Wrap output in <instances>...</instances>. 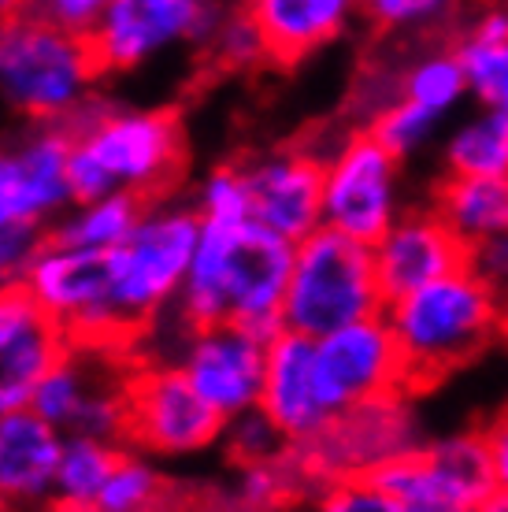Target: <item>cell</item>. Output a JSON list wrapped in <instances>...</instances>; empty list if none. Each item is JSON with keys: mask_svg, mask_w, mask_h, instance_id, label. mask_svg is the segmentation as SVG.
Masks as SVG:
<instances>
[{"mask_svg": "<svg viewBox=\"0 0 508 512\" xmlns=\"http://www.w3.org/2000/svg\"><path fill=\"white\" fill-rule=\"evenodd\" d=\"M386 308L371 245L319 227L293 249V271L282 305V327L305 338L379 316Z\"/></svg>", "mask_w": 508, "mask_h": 512, "instance_id": "obj_6", "label": "cell"}, {"mask_svg": "<svg viewBox=\"0 0 508 512\" xmlns=\"http://www.w3.org/2000/svg\"><path fill=\"white\" fill-rule=\"evenodd\" d=\"M219 446L227 449V461L234 464V468H249V464L279 461L282 453L290 449V438L282 435L264 412L253 409V412H242V416L227 420Z\"/></svg>", "mask_w": 508, "mask_h": 512, "instance_id": "obj_31", "label": "cell"}, {"mask_svg": "<svg viewBox=\"0 0 508 512\" xmlns=\"http://www.w3.org/2000/svg\"><path fill=\"white\" fill-rule=\"evenodd\" d=\"M49 231L38 223H23V219L0 216V290L4 286H23L26 271L41 253Z\"/></svg>", "mask_w": 508, "mask_h": 512, "instance_id": "obj_35", "label": "cell"}, {"mask_svg": "<svg viewBox=\"0 0 508 512\" xmlns=\"http://www.w3.org/2000/svg\"><path fill=\"white\" fill-rule=\"evenodd\" d=\"M457 0H360V19L379 34H412L442 23Z\"/></svg>", "mask_w": 508, "mask_h": 512, "instance_id": "obj_33", "label": "cell"}, {"mask_svg": "<svg viewBox=\"0 0 508 512\" xmlns=\"http://www.w3.org/2000/svg\"><path fill=\"white\" fill-rule=\"evenodd\" d=\"M230 8H249V4H253V0H227Z\"/></svg>", "mask_w": 508, "mask_h": 512, "instance_id": "obj_41", "label": "cell"}, {"mask_svg": "<svg viewBox=\"0 0 508 512\" xmlns=\"http://www.w3.org/2000/svg\"><path fill=\"white\" fill-rule=\"evenodd\" d=\"M386 301L405 297L427 282L468 264V245L445 227V219L427 205L405 208L390 231L371 245Z\"/></svg>", "mask_w": 508, "mask_h": 512, "instance_id": "obj_17", "label": "cell"}, {"mask_svg": "<svg viewBox=\"0 0 508 512\" xmlns=\"http://www.w3.org/2000/svg\"><path fill=\"white\" fill-rule=\"evenodd\" d=\"M201 242V216L193 201L160 197L145 205V216L127 242L112 249V305L134 346L171 316L186 286L193 253Z\"/></svg>", "mask_w": 508, "mask_h": 512, "instance_id": "obj_5", "label": "cell"}, {"mask_svg": "<svg viewBox=\"0 0 508 512\" xmlns=\"http://www.w3.org/2000/svg\"><path fill=\"white\" fill-rule=\"evenodd\" d=\"M401 97L434 112L442 123L457 116L460 108L471 101V82L457 45L453 49L420 52L416 60H408L401 67Z\"/></svg>", "mask_w": 508, "mask_h": 512, "instance_id": "obj_27", "label": "cell"}, {"mask_svg": "<svg viewBox=\"0 0 508 512\" xmlns=\"http://www.w3.org/2000/svg\"><path fill=\"white\" fill-rule=\"evenodd\" d=\"M468 268L494 294L497 308L505 312V323H508V234L468 249Z\"/></svg>", "mask_w": 508, "mask_h": 512, "instance_id": "obj_36", "label": "cell"}, {"mask_svg": "<svg viewBox=\"0 0 508 512\" xmlns=\"http://www.w3.org/2000/svg\"><path fill=\"white\" fill-rule=\"evenodd\" d=\"M23 286L71 338V346L138 353L134 338L119 323L112 305V260L108 253L78 249L60 238H45L26 271Z\"/></svg>", "mask_w": 508, "mask_h": 512, "instance_id": "obj_7", "label": "cell"}, {"mask_svg": "<svg viewBox=\"0 0 508 512\" xmlns=\"http://www.w3.org/2000/svg\"><path fill=\"white\" fill-rule=\"evenodd\" d=\"M123 442L97 435H64V453L52 483L49 512H93L112 475Z\"/></svg>", "mask_w": 508, "mask_h": 512, "instance_id": "obj_25", "label": "cell"}, {"mask_svg": "<svg viewBox=\"0 0 508 512\" xmlns=\"http://www.w3.org/2000/svg\"><path fill=\"white\" fill-rule=\"evenodd\" d=\"M34 0H0V26L8 23V19H15L19 12H26Z\"/></svg>", "mask_w": 508, "mask_h": 512, "instance_id": "obj_39", "label": "cell"}, {"mask_svg": "<svg viewBox=\"0 0 508 512\" xmlns=\"http://www.w3.org/2000/svg\"><path fill=\"white\" fill-rule=\"evenodd\" d=\"M145 197L130 190L104 193L97 201H78L64 212V216L52 223V238H60L67 245L78 249H93V253H112L127 242L134 227L145 216Z\"/></svg>", "mask_w": 508, "mask_h": 512, "instance_id": "obj_26", "label": "cell"}, {"mask_svg": "<svg viewBox=\"0 0 508 512\" xmlns=\"http://www.w3.org/2000/svg\"><path fill=\"white\" fill-rule=\"evenodd\" d=\"M431 208L460 242L475 245L508 234V179H464L445 175L431 190Z\"/></svg>", "mask_w": 508, "mask_h": 512, "instance_id": "obj_22", "label": "cell"}, {"mask_svg": "<svg viewBox=\"0 0 508 512\" xmlns=\"http://www.w3.org/2000/svg\"><path fill=\"white\" fill-rule=\"evenodd\" d=\"M93 512H193V498L160 472L153 457L123 446Z\"/></svg>", "mask_w": 508, "mask_h": 512, "instance_id": "obj_24", "label": "cell"}, {"mask_svg": "<svg viewBox=\"0 0 508 512\" xmlns=\"http://www.w3.org/2000/svg\"><path fill=\"white\" fill-rule=\"evenodd\" d=\"M227 420L204 401L171 360L134 353L127 375V431L123 446L153 461H182L219 446Z\"/></svg>", "mask_w": 508, "mask_h": 512, "instance_id": "obj_8", "label": "cell"}, {"mask_svg": "<svg viewBox=\"0 0 508 512\" xmlns=\"http://www.w3.org/2000/svg\"><path fill=\"white\" fill-rule=\"evenodd\" d=\"M227 12V0H115L89 41L104 75H130L171 52H204Z\"/></svg>", "mask_w": 508, "mask_h": 512, "instance_id": "obj_10", "label": "cell"}, {"mask_svg": "<svg viewBox=\"0 0 508 512\" xmlns=\"http://www.w3.org/2000/svg\"><path fill=\"white\" fill-rule=\"evenodd\" d=\"M267 342L271 338L249 331L242 323H208V327L182 323L175 364L223 420H234L242 412L260 409Z\"/></svg>", "mask_w": 508, "mask_h": 512, "instance_id": "obj_12", "label": "cell"}, {"mask_svg": "<svg viewBox=\"0 0 508 512\" xmlns=\"http://www.w3.org/2000/svg\"><path fill=\"white\" fill-rule=\"evenodd\" d=\"M104 67L86 34L26 8L0 26V104L26 127L67 123L101 93Z\"/></svg>", "mask_w": 508, "mask_h": 512, "instance_id": "obj_3", "label": "cell"}, {"mask_svg": "<svg viewBox=\"0 0 508 512\" xmlns=\"http://www.w3.org/2000/svg\"><path fill=\"white\" fill-rule=\"evenodd\" d=\"M249 212L260 227L286 242H305L323 227V149L290 141L242 160Z\"/></svg>", "mask_w": 508, "mask_h": 512, "instance_id": "obj_14", "label": "cell"}, {"mask_svg": "<svg viewBox=\"0 0 508 512\" xmlns=\"http://www.w3.org/2000/svg\"><path fill=\"white\" fill-rule=\"evenodd\" d=\"M468 512H475V509H468Z\"/></svg>", "mask_w": 508, "mask_h": 512, "instance_id": "obj_43", "label": "cell"}, {"mask_svg": "<svg viewBox=\"0 0 508 512\" xmlns=\"http://www.w3.org/2000/svg\"><path fill=\"white\" fill-rule=\"evenodd\" d=\"M475 512H508V490H494Z\"/></svg>", "mask_w": 508, "mask_h": 512, "instance_id": "obj_40", "label": "cell"}, {"mask_svg": "<svg viewBox=\"0 0 508 512\" xmlns=\"http://www.w3.org/2000/svg\"><path fill=\"white\" fill-rule=\"evenodd\" d=\"M293 512H312V509H293Z\"/></svg>", "mask_w": 508, "mask_h": 512, "instance_id": "obj_42", "label": "cell"}, {"mask_svg": "<svg viewBox=\"0 0 508 512\" xmlns=\"http://www.w3.org/2000/svg\"><path fill=\"white\" fill-rule=\"evenodd\" d=\"M316 372L331 412L390 394H416L405 353L382 312L316 338Z\"/></svg>", "mask_w": 508, "mask_h": 512, "instance_id": "obj_13", "label": "cell"}, {"mask_svg": "<svg viewBox=\"0 0 508 512\" xmlns=\"http://www.w3.org/2000/svg\"><path fill=\"white\" fill-rule=\"evenodd\" d=\"M115 0H34V8L49 15L52 23L67 26V30H75V34H93L101 19L108 15Z\"/></svg>", "mask_w": 508, "mask_h": 512, "instance_id": "obj_37", "label": "cell"}, {"mask_svg": "<svg viewBox=\"0 0 508 512\" xmlns=\"http://www.w3.org/2000/svg\"><path fill=\"white\" fill-rule=\"evenodd\" d=\"M445 175L464 179H508V116L486 104L457 119L442 145Z\"/></svg>", "mask_w": 508, "mask_h": 512, "instance_id": "obj_23", "label": "cell"}, {"mask_svg": "<svg viewBox=\"0 0 508 512\" xmlns=\"http://www.w3.org/2000/svg\"><path fill=\"white\" fill-rule=\"evenodd\" d=\"M71 349V338L26 286L0 290V412L26 409L38 383Z\"/></svg>", "mask_w": 508, "mask_h": 512, "instance_id": "obj_16", "label": "cell"}, {"mask_svg": "<svg viewBox=\"0 0 508 512\" xmlns=\"http://www.w3.org/2000/svg\"><path fill=\"white\" fill-rule=\"evenodd\" d=\"M420 461L431 475L438 501L445 512L479 509L497 490L494 453L486 427H468L442 438H427L420 446Z\"/></svg>", "mask_w": 508, "mask_h": 512, "instance_id": "obj_21", "label": "cell"}, {"mask_svg": "<svg viewBox=\"0 0 508 512\" xmlns=\"http://www.w3.org/2000/svg\"><path fill=\"white\" fill-rule=\"evenodd\" d=\"M60 127L71 134L67 182L75 205L115 190L160 201L175 197L186 179L190 149L175 108H123L93 93Z\"/></svg>", "mask_w": 508, "mask_h": 512, "instance_id": "obj_1", "label": "cell"}, {"mask_svg": "<svg viewBox=\"0 0 508 512\" xmlns=\"http://www.w3.org/2000/svg\"><path fill=\"white\" fill-rule=\"evenodd\" d=\"M382 316L405 353L416 394L471 364L505 331V312L468 264L386 301Z\"/></svg>", "mask_w": 508, "mask_h": 512, "instance_id": "obj_4", "label": "cell"}, {"mask_svg": "<svg viewBox=\"0 0 508 512\" xmlns=\"http://www.w3.org/2000/svg\"><path fill=\"white\" fill-rule=\"evenodd\" d=\"M271 67H297L360 19V0H253L249 4Z\"/></svg>", "mask_w": 508, "mask_h": 512, "instance_id": "obj_20", "label": "cell"}, {"mask_svg": "<svg viewBox=\"0 0 508 512\" xmlns=\"http://www.w3.org/2000/svg\"><path fill=\"white\" fill-rule=\"evenodd\" d=\"M201 56H208L219 71H256V67L271 64L264 34H260L249 8H230L227 19L219 23L216 38L208 41V49Z\"/></svg>", "mask_w": 508, "mask_h": 512, "instance_id": "obj_29", "label": "cell"}, {"mask_svg": "<svg viewBox=\"0 0 508 512\" xmlns=\"http://www.w3.org/2000/svg\"><path fill=\"white\" fill-rule=\"evenodd\" d=\"M312 512H405V505L382 487L379 475H345L319 490Z\"/></svg>", "mask_w": 508, "mask_h": 512, "instance_id": "obj_34", "label": "cell"}, {"mask_svg": "<svg viewBox=\"0 0 508 512\" xmlns=\"http://www.w3.org/2000/svg\"><path fill=\"white\" fill-rule=\"evenodd\" d=\"M190 201L201 219H253L242 160H227V164L208 167Z\"/></svg>", "mask_w": 508, "mask_h": 512, "instance_id": "obj_32", "label": "cell"}, {"mask_svg": "<svg viewBox=\"0 0 508 512\" xmlns=\"http://www.w3.org/2000/svg\"><path fill=\"white\" fill-rule=\"evenodd\" d=\"M364 130H368L375 141H382V145H386V149H390L394 156L408 160V156L423 153V149H427V145L438 138V130H442V119L397 93V101L386 104V108H382L379 116L371 119Z\"/></svg>", "mask_w": 508, "mask_h": 512, "instance_id": "obj_28", "label": "cell"}, {"mask_svg": "<svg viewBox=\"0 0 508 512\" xmlns=\"http://www.w3.org/2000/svg\"><path fill=\"white\" fill-rule=\"evenodd\" d=\"M486 438H490V453H494L497 490H508V409H501L486 423Z\"/></svg>", "mask_w": 508, "mask_h": 512, "instance_id": "obj_38", "label": "cell"}, {"mask_svg": "<svg viewBox=\"0 0 508 512\" xmlns=\"http://www.w3.org/2000/svg\"><path fill=\"white\" fill-rule=\"evenodd\" d=\"M423 442L427 438H423V423L416 416L412 394H390L334 412L319 435L297 442L293 449L319 483H331L345 475L382 472L397 457L416 453Z\"/></svg>", "mask_w": 508, "mask_h": 512, "instance_id": "obj_11", "label": "cell"}, {"mask_svg": "<svg viewBox=\"0 0 508 512\" xmlns=\"http://www.w3.org/2000/svg\"><path fill=\"white\" fill-rule=\"evenodd\" d=\"M457 52L464 60L471 82V101L497 108L508 116V38L501 41H457Z\"/></svg>", "mask_w": 508, "mask_h": 512, "instance_id": "obj_30", "label": "cell"}, {"mask_svg": "<svg viewBox=\"0 0 508 512\" xmlns=\"http://www.w3.org/2000/svg\"><path fill=\"white\" fill-rule=\"evenodd\" d=\"M405 160L368 130L349 127L323 153V227L375 245L405 212Z\"/></svg>", "mask_w": 508, "mask_h": 512, "instance_id": "obj_9", "label": "cell"}, {"mask_svg": "<svg viewBox=\"0 0 508 512\" xmlns=\"http://www.w3.org/2000/svg\"><path fill=\"white\" fill-rule=\"evenodd\" d=\"M293 249L282 234L256 219H201V242L193 253L175 316L186 327L242 323L275 338L293 271Z\"/></svg>", "mask_w": 508, "mask_h": 512, "instance_id": "obj_2", "label": "cell"}, {"mask_svg": "<svg viewBox=\"0 0 508 512\" xmlns=\"http://www.w3.org/2000/svg\"><path fill=\"white\" fill-rule=\"evenodd\" d=\"M260 412L290 438V446L308 442L331 423V405L319 390L316 338L279 331L267 342V372Z\"/></svg>", "mask_w": 508, "mask_h": 512, "instance_id": "obj_18", "label": "cell"}, {"mask_svg": "<svg viewBox=\"0 0 508 512\" xmlns=\"http://www.w3.org/2000/svg\"><path fill=\"white\" fill-rule=\"evenodd\" d=\"M67 160L71 134L60 123L26 127L15 141L0 145V216L52 231V223L75 205Z\"/></svg>", "mask_w": 508, "mask_h": 512, "instance_id": "obj_15", "label": "cell"}, {"mask_svg": "<svg viewBox=\"0 0 508 512\" xmlns=\"http://www.w3.org/2000/svg\"><path fill=\"white\" fill-rule=\"evenodd\" d=\"M60 453L64 431L41 420L30 405L0 412V509L49 512Z\"/></svg>", "mask_w": 508, "mask_h": 512, "instance_id": "obj_19", "label": "cell"}]
</instances>
